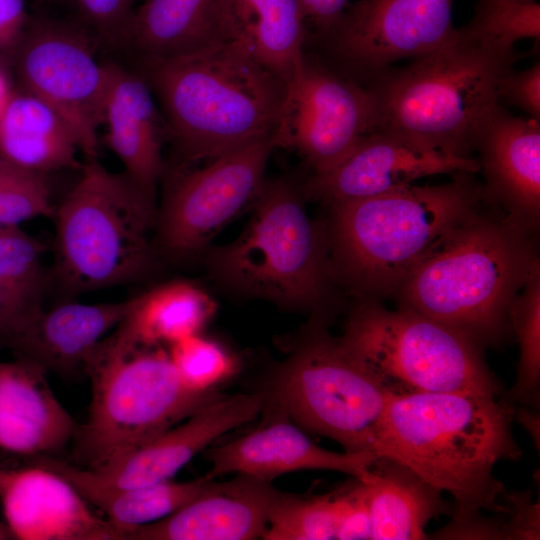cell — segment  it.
Wrapping results in <instances>:
<instances>
[{"instance_id": "1", "label": "cell", "mask_w": 540, "mask_h": 540, "mask_svg": "<svg viewBox=\"0 0 540 540\" xmlns=\"http://www.w3.org/2000/svg\"><path fill=\"white\" fill-rule=\"evenodd\" d=\"M512 407L496 396L467 393L392 394L374 454L398 462L454 499L449 526L482 510L507 513V493L494 476L501 460H515Z\"/></svg>"}, {"instance_id": "2", "label": "cell", "mask_w": 540, "mask_h": 540, "mask_svg": "<svg viewBox=\"0 0 540 540\" xmlns=\"http://www.w3.org/2000/svg\"><path fill=\"white\" fill-rule=\"evenodd\" d=\"M167 139L186 162L212 160L273 137L286 84L241 40L174 58L138 61Z\"/></svg>"}, {"instance_id": "3", "label": "cell", "mask_w": 540, "mask_h": 540, "mask_svg": "<svg viewBox=\"0 0 540 540\" xmlns=\"http://www.w3.org/2000/svg\"><path fill=\"white\" fill-rule=\"evenodd\" d=\"M523 56L466 26L455 28L434 50L365 86L374 105L372 131L472 157L480 127L500 104L503 78Z\"/></svg>"}, {"instance_id": "4", "label": "cell", "mask_w": 540, "mask_h": 540, "mask_svg": "<svg viewBox=\"0 0 540 540\" xmlns=\"http://www.w3.org/2000/svg\"><path fill=\"white\" fill-rule=\"evenodd\" d=\"M481 206L429 251L395 295L400 307L484 348L506 336L512 302L539 259L527 229Z\"/></svg>"}, {"instance_id": "5", "label": "cell", "mask_w": 540, "mask_h": 540, "mask_svg": "<svg viewBox=\"0 0 540 540\" xmlns=\"http://www.w3.org/2000/svg\"><path fill=\"white\" fill-rule=\"evenodd\" d=\"M486 200L474 173L331 206L333 276L367 299L393 295L413 268Z\"/></svg>"}, {"instance_id": "6", "label": "cell", "mask_w": 540, "mask_h": 540, "mask_svg": "<svg viewBox=\"0 0 540 540\" xmlns=\"http://www.w3.org/2000/svg\"><path fill=\"white\" fill-rule=\"evenodd\" d=\"M84 372L92 399L74 441L86 469L122 458L221 395L188 388L160 345L135 343L118 329L100 342Z\"/></svg>"}, {"instance_id": "7", "label": "cell", "mask_w": 540, "mask_h": 540, "mask_svg": "<svg viewBox=\"0 0 540 540\" xmlns=\"http://www.w3.org/2000/svg\"><path fill=\"white\" fill-rule=\"evenodd\" d=\"M304 198L286 179L264 180L241 234L210 252L214 278L286 308H318L334 276L328 235L308 216Z\"/></svg>"}, {"instance_id": "8", "label": "cell", "mask_w": 540, "mask_h": 540, "mask_svg": "<svg viewBox=\"0 0 540 540\" xmlns=\"http://www.w3.org/2000/svg\"><path fill=\"white\" fill-rule=\"evenodd\" d=\"M125 174L110 172L96 158L55 213V274L69 294L122 284L151 262L148 233L154 206Z\"/></svg>"}, {"instance_id": "9", "label": "cell", "mask_w": 540, "mask_h": 540, "mask_svg": "<svg viewBox=\"0 0 540 540\" xmlns=\"http://www.w3.org/2000/svg\"><path fill=\"white\" fill-rule=\"evenodd\" d=\"M338 339L392 394L497 396L501 390L481 345L404 307L390 310L367 299L351 311Z\"/></svg>"}, {"instance_id": "10", "label": "cell", "mask_w": 540, "mask_h": 540, "mask_svg": "<svg viewBox=\"0 0 540 540\" xmlns=\"http://www.w3.org/2000/svg\"><path fill=\"white\" fill-rule=\"evenodd\" d=\"M262 392L301 429L338 442L345 452L372 454L392 395L319 325L274 369Z\"/></svg>"}, {"instance_id": "11", "label": "cell", "mask_w": 540, "mask_h": 540, "mask_svg": "<svg viewBox=\"0 0 540 540\" xmlns=\"http://www.w3.org/2000/svg\"><path fill=\"white\" fill-rule=\"evenodd\" d=\"M451 8L452 0H360L308 34L304 50L365 87L395 62L444 43L455 30Z\"/></svg>"}, {"instance_id": "12", "label": "cell", "mask_w": 540, "mask_h": 540, "mask_svg": "<svg viewBox=\"0 0 540 540\" xmlns=\"http://www.w3.org/2000/svg\"><path fill=\"white\" fill-rule=\"evenodd\" d=\"M95 41L80 21L44 19L31 27L18 59L26 92L66 121L87 159L97 155L113 65L97 58Z\"/></svg>"}, {"instance_id": "13", "label": "cell", "mask_w": 540, "mask_h": 540, "mask_svg": "<svg viewBox=\"0 0 540 540\" xmlns=\"http://www.w3.org/2000/svg\"><path fill=\"white\" fill-rule=\"evenodd\" d=\"M373 125L369 90L304 51L286 83L275 147L295 150L313 174H322L343 161Z\"/></svg>"}, {"instance_id": "14", "label": "cell", "mask_w": 540, "mask_h": 540, "mask_svg": "<svg viewBox=\"0 0 540 540\" xmlns=\"http://www.w3.org/2000/svg\"><path fill=\"white\" fill-rule=\"evenodd\" d=\"M274 148L273 137L264 138L179 175L159 218L163 247L178 256L204 249L223 226L253 204Z\"/></svg>"}, {"instance_id": "15", "label": "cell", "mask_w": 540, "mask_h": 540, "mask_svg": "<svg viewBox=\"0 0 540 540\" xmlns=\"http://www.w3.org/2000/svg\"><path fill=\"white\" fill-rule=\"evenodd\" d=\"M457 172L479 173L477 159L372 131L333 169L312 174L302 192L305 198L333 205L393 191L422 177Z\"/></svg>"}, {"instance_id": "16", "label": "cell", "mask_w": 540, "mask_h": 540, "mask_svg": "<svg viewBox=\"0 0 540 540\" xmlns=\"http://www.w3.org/2000/svg\"><path fill=\"white\" fill-rule=\"evenodd\" d=\"M27 464L0 467V503L13 539L125 540V530L94 513L62 476Z\"/></svg>"}, {"instance_id": "17", "label": "cell", "mask_w": 540, "mask_h": 540, "mask_svg": "<svg viewBox=\"0 0 540 540\" xmlns=\"http://www.w3.org/2000/svg\"><path fill=\"white\" fill-rule=\"evenodd\" d=\"M265 407L262 391L219 395L154 440L87 474L102 485L129 488L171 479L216 438L254 420Z\"/></svg>"}, {"instance_id": "18", "label": "cell", "mask_w": 540, "mask_h": 540, "mask_svg": "<svg viewBox=\"0 0 540 540\" xmlns=\"http://www.w3.org/2000/svg\"><path fill=\"white\" fill-rule=\"evenodd\" d=\"M485 198L530 231L540 216V121L513 116L498 104L474 146Z\"/></svg>"}, {"instance_id": "19", "label": "cell", "mask_w": 540, "mask_h": 540, "mask_svg": "<svg viewBox=\"0 0 540 540\" xmlns=\"http://www.w3.org/2000/svg\"><path fill=\"white\" fill-rule=\"evenodd\" d=\"M277 490L271 482L236 474L208 479L169 516L126 531L125 540H253L262 538Z\"/></svg>"}, {"instance_id": "20", "label": "cell", "mask_w": 540, "mask_h": 540, "mask_svg": "<svg viewBox=\"0 0 540 540\" xmlns=\"http://www.w3.org/2000/svg\"><path fill=\"white\" fill-rule=\"evenodd\" d=\"M288 418V417H287ZM210 479L230 473L272 482L276 477L305 469L332 470L364 477L376 455L329 451L314 443L288 420L275 421L221 446L205 449Z\"/></svg>"}, {"instance_id": "21", "label": "cell", "mask_w": 540, "mask_h": 540, "mask_svg": "<svg viewBox=\"0 0 540 540\" xmlns=\"http://www.w3.org/2000/svg\"><path fill=\"white\" fill-rule=\"evenodd\" d=\"M37 363L0 361V452L24 461L63 449L79 424L54 395Z\"/></svg>"}, {"instance_id": "22", "label": "cell", "mask_w": 540, "mask_h": 540, "mask_svg": "<svg viewBox=\"0 0 540 540\" xmlns=\"http://www.w3.org/2000/svg\"><path fill=\"white\" fill-rule=\"evenodd\" d=\"M106 141L124 173L152 201L163 173L166 129L154 94L143 75L113 63L106 97Z\"/></svg>"}, {"instance_id": "23", "label": "cell", "mask_w": 540, "mask_h": 540, "mask_svg": "<svg viewBox=\"0 0 540 540\" xmlns=\"http://www.w3.org/2000/svg\"><path fill=\"white\" fill-rule=\"evenodd\" d=\"M136 302L65 303L42 311L11 349L45 371L73 376L100 342L129 315Z\"/></svg>"}, {"instance_id": "24", "label": "cell", "mask_w": 540, "mask_h": 540, "mask_svg": "<svg viewBox=\"0 0 540 540\" xmlns=\"http://www.w3.org/2000/svg\"><path fill=\"white\" fill-rule=\"evenodd\" d=\"M236 40L228 0H143L124 47L138 61L174 58Z\"/></svg>"}, {"instance_id": "25", "label": "cell", "mask_w": 540, "mask_h": 540, "mask_svg": "<svg viewBox=\"0 0 540 540\" xmlns=\"http://www.w3.org/2000/svg\"><path fill=\"white\" fill-rule=\"evenodd\" d=\"M370 516V539H426L430 520L452 512L437 488L406 466L376 456L361 477Z\"/></svg>"}, {"instance_id": "26", "label": "cell", "mask_w": 540, "mask_h": 540, "mask_svg": "<svg viewBox=\"0 0 540 540\" xmlns=\"http://www.w3.org/2000/svg\"><path fill=\"white\" fill-rule=\"evenodd\" d=\"M78 139L47 103L25 92L13 93L0 114V155L39 173L78 166Z\"/></svg>"}, {"instance_id": "27", "label": "cell", "mask_w": 540, "mask_h": 540, "mask_svg": "<svg viewBox=\"0 0 540 540\" xmlns=\"http://www.w3.org/2000/svg\"><path fill=\"white\" fill-rule=\"evenodd\" d=\"M26 463L42 466L62 476L89 504L104 512L107 519L124 529L125 533L174 513L192 500L210 479L204 475L192 481L169 479L145 486L116 488L97 483L84 468L51 456L34 457Z\"/></svg>"}, {"instance_id": "28", "label": "cell", "mask_w": 540, "mask_h": 540, "mask_svg": "<svg viewBox=\"0 0 540 540\" xmlns=\"http://www.w3.org/2000/svg\"><path fill=\"white\" fill-rule=\"evenodd\" d=\"M237 40L285 84L299 63L308 38L298 0H228Z\"/></svg>"}, {"instance_id": "29", "label": "cell", "mask_w": 540, "mask_h": 540, "mask_svg": "<svg viewBox=\"0 0 540 540\" xmlns=\"http://www.w3.org/2000/svg\"><path fill=\"white\" fill-rule=\"evenodd\" d=\"M215 310L214 300L201 288L173 281L137 296L133 309L117 328L138 344L170 345L199 334Z\"/></svg>"}, {"instance_id": "30", "label": "cell", "mask_w": 540, "mask_h": 540, "mask_svg": "<svg viewBox=\"0 0 540 540\" xmlns=\"http://www.w3.org/2000/svg\"><path fill=\"white\" fill-rule=\"evenodd\" d=\"M337 535V507L333 490L297 495L278 491L271 505L265 540H330Z\"/></svg>"}, {"instance_id": "31", "label": "cell", "mask_w": 540, "mask_h": 540, "mask_svg": "<svg viewBox=\"0 0 540 540\" xmlns=\"http://www.w3.org/2000/svg\"><path fill=\"white\" fill-rule=\"evenodd\" d=\"M510 328L520 346L517 378L509 401H535L540 379V263H537L509 310Z\"/></svg>"}, {"instance_id": "32", "label": "cell", "mask_w": 540, "mask_h": 540, "mask_svg": "<svg viewBox=\"0 0 540 540\" xmlns=\"http://www.w3.org/2000/svg\"><path fill=\"white\" fill-rule=\"evenodd\" d=\"M168 354L182 382L194 391H217L239 370L232 354L200 333L171 343Z\"/></svg>"}, {"instance_id": "33", "label": "cell", "mask_w": 540, "mask_h": 540, "mask_svg": "<svg viewBox=\"0 0 540 540\" xmlns=\"http://www.w3.org/2000/svg\"><path fill=\"white\" fill-rule=\"evenodd\" d=\"M44 245L19 226L0 224V284L15 293L41 302Z\"/></svg>"}, {"instance_id": "34", "label": "cell", "mask_w": 540, "mask_h": 540, "mask_svg": "<svg viewBox=\"0 0 540 540\" xmlns=\"http://www.w3.org/2000/svg\"><path fill=\"white\" fill-rule=\"evenodd\" d=\"M50 190L43 173L0 160V224L21 223L51 214Z\"/></svg>"}, {"instance_id": "35", "label": "cell", "mask_w": 540, "mask_h": 540, "mask_svg": "<svg viewBox=\"0 0 540 540\" xmlns=\"http://www.w3.org/2000/svg\"><path fill=\"white\" fill-rule=\"evenodd\" d=\"M471 31L505 46L523 38H540V5L513 0H480L466 25Z\"/></svg>"}, {"instance_id": "36", "label": "cell", "mask_w": 540, "mask_h": 540, "mask_svg": "<svg viewBox=\"0 0 540 540\" xmlns=\"http://www.w3.org/2000/svg\"><path fill=\"white\" fill-rule=\"evenodd\" d=\"M136 0H75L80 22L97 42L124 47Z\"/></svg>"}, {"instance_id": "37", "label": "cell", "mask_w": 540, "mask_h": 540, "mask_svg": "<svg viewBox=\"0 0 540 540\" xmlns=\"http://www.w3.org/2000/svg\"><path fill=\"white\" fill-rule=\"evenodd\" d=\"M333 492L337 507L336 539H370V516L363 480L352 477Z\"/></svg>"}, {"instance_id": "38", "label": "cell", "mask_w": 540, "mask_h": 540, "mask_svg": "<svg viewBox=\"0 0 540 540\" xmlns=\"http://www.w3.org/2000/svg\"><path fill=\"white\" fill-rule=\"evenodd\" d=\"M43 311L41 302L0 284V347L12 349Z\"/></svg>"}, {"instance_id": "39", "label": "cell", "mask_w": 540, "mask_h": 540, "mask_svg": "<svg viewBox=\"0 0 540 540\" xmlns=\"http://www.w3.org/2000/svg\"><path fill=\"white\" fill-rule=\"evenodd\" d=\"M499 97L540 121V62L523 71H510L500 84Z\"/></svg>"}, {"instance_id": "40", "label": "cell", "mask_w": 540, "mask_h": 540, "mask_svg": "<svg viewBox=\"0 0 540 540\" xmlns=\"http://www.w3.org/2000/svg\"><path fill=\"white\" fill-rule=\"evenodd\" d=\"M348 0H298L305 19L313 21L316 31L327 28L347 6Z\"/></svg>"}, {"instance_id": "41", "label": "cell", "mask_w": 540, "mask_h": 540, "mask_svg": "<svg viewBox=\"0 0 540 540\" xmlns=\"http://www.w3.org/2000/svg\"><path fill=\"white\" fill-rule=\"evenodd\" d=\"M24 21V0H0V47L20 33Z\"/></svg>"}, {"instance_id": "42", "label": "cell", "mask_w": 540, "mask_h": 540, "mask_svg": "<svg viewBox=\"0 0 540 540\" xmlns=\"http://www.w3.org/2000/svg\"><path fill=\"white\" fill-rule=\"evenodd\" d=\"M12 92L9 87V83L3 71L0 69V114L8 103Z\"/></svg>"}, {"instance_id": "43", "label": "cell", "mask_w": 540, "mask_h": 540, "mask_svg": "<svg viewBox=\"0 0 540 540\" xmlns=\"http://www.w3.org/2000/svg\"><path fill=\"white\" fill-rule=\"evenodd\" d=\"M513 1L526 2V3L535 2V0H513Z\"/></svg>"}, {"instance_id": "44", "label": "cell", "mask_w": 540, "mask_h": 540, "mask_svg": "<svg viewBox=\"0 0 540 540\" xmlns=\"http://www.w3.org/2000/svg\"><path fill=\"white\" fill-rule=\"evenodd\" d=\"M3 157L0 155V160L2 159Z\"/></svg>"}]
</instances>
